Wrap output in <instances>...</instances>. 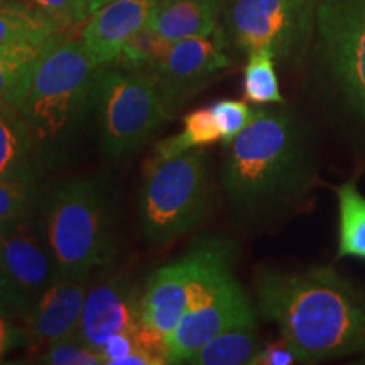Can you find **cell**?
Wrapping results in <instances>:
<instances>
[{
  "label": "cell",
  "mask_w": 365,
  "mask_h": 365,
  "mask_svg": "<svg viewBox=\"0 0 365 365\" xmlns=\"http://www.w3.org/2000/svg\"><path fill=\"white\" fill-rule=\"evenodd\" d=\"M135 335L132 331H122L112 335L110 339L105 341L103 349L100 350L103 365H120L122 360L135 349Z\"/></svg>",
  "instance_id": "cell-30"
},
{
  "label": "cell",
  "mask_w": 365,
  "mask_h": 365,
  "mask_svg": "<svg viewBox=\"0 0 365 365\" xmlns=\"http://www.w3.org/2000/svg\"><path fill=\"white\" fill-rule=\"evenodd\" d=\"M301 364L298 354L291 349L289 344L284 339L274 341L266 346H261L254 359L250 360V365H293Z\"/></svg>",
  "instance_id": "cell-29"
},
{
  "label": "cell",
  "mask_w": 365,
  "mask_h": 365,
  "mask_svg": "<svg viewBox=\"0 0 365 365\" xmlns=\"http://www.w3.org/2000/svg\"><path fill=\"white\" fill-rule=\"evenodd\" d=\"M41 364L49 365H102L98 352L80 344L75 336L61 340L43 350L39 357Z\"/></svg>",
  "instance_id": "cell-27"
},
{
  "label": "cell",
  "mask_w": 365,
  "mask_h": 365,
  "mask_svg": "<svg viewBox=\"0 0 365 365\" xmlns=\"http://www.w3.org/2000/svg\"><path fill=\"white\" fill-rule=\"evenodd\" d=\"M53 17L65 29L76 27L90 17L88 0H27Z\"/></svg>",
  "instance_id": "cell-28"
},
{
  "label": "cell",
  "mask_w": 365,
  "mask_h": 365,
  "mask_svg": "<svg viewBox=\"0 0 365 365\" xmlns=\"http://www.w3.org/2000/svg\"><path fill=\"white\" fill-rule=\"evenodd\" d=\"M257 304L301 364L365 350V293L333 267L266 269L257 277Z\"/></svg>",
  "instance_id": "cell-2"
},
{
  "label": "cell",
  "mask_w": 365,
  "mask_h": 365,
  "mask_svg": "<svg viewBox=\"0 0 365 365\" xmlns=\"http://www.w3.org/2000/svg\"><path fill=\"white\" fill-rule=\"evenodd\" d=\"M91 112L103 154L115 163L134 156L173 117L150 76L115 65L97 70Z\"/></svg>",
  "instance_id": "cell-6"
},
{
  "label": "cell",
  "mask_w": 365,
  "mask_h": 365,
  "mask_svg": "<svg viewBox=\"0 0 365 365\" xmlns=\"http://www.w3.org/2000/svg\"><path fill=\"white\" fill-rule=\"evenodd\" d=\"M139 298L129 277L112 276L88 287L75 339L100 354L105 341L140 327Z\"/></svg>",
  "instance_id": "cell-13"
},
{
  "label": "cell",
  "mask_w": 365,
  "mask_h": 365,
  "mask_svg": "<svg viewBox=\"0 0 365 365\" xmlns=\"http://www.w3.org/2000/svg\"><path fill=\"white\" fill-rule=\"evenodd\" d=\"M66 31L27 0H0V46L46 44Z\"/></svg>",
  "instance_id": "cell-18"
},
{
  "label": "cell",
  "mask_w": 365,
  "mask_h": 365,
  "mask_svg": "<svg viewBox=\"0 0 365 365\" xmlns=\"http://www.w3.org/2000/svg\"><path fill=\"white\" fill-rule=\"evenodd\" d=\"M43 196L38 181L0 180V223H11L38 215Z\"/></svg>",
  "instance_id": "cell-25"
},
{
  "label": "cell",
  "mask_w": 365,
  "mask_h": 365,
  "mask_svg": "<svg viewBox=\"0 0 365 365\" xmlns=\"http://www.w3.org/2000/svg\"><path fill=\"white\" fill-rule=\"evenodd\" d=\"M314 26L331 80L365 117V0H318Z\"/></svg>",
  "instance_id": "cell-9"
},
{
  "label": "cell",
  "mask_w": 365,
  "mask_h": 365,
  "mask_svg": "<svg viewBox=\"0 0 365 365\" xmlns=\"http://www.w3.org/2000/svg\"><path fill=\"white\" fill-rule=\"evenodd\" d=\"M0 313H2V308H0Z\"/></svg>",
  "instance_id": "cell-33"
},
{
  "label": "cell",
  "mask_w": 365,
  "mask_h": 365,
  "mask_svg": "<svg viewBox=\"0 0 365 365\" xmlns=\"http://www.w3.org/2000/svg\"><path fill=\"white\" fill-rule=\"evenodd\" d=\"M112 2V0H88V9H90V14L95 12L97 9H100L102 6H105V4Z\"/></svg>",
  "instance_id": "cell-32"
},
{
  "label": "cell",
  "mask_w": 365,
  "mask_h": 365,
  "mask_svg": "<svg viewBox=\"0 0 365 365\" xmlns=\"http://www.w3.org/2000/svg\"><path fill=\"white\" fill-rule=\"evenodd\" d=\"M43 218L63 276L90 277L115 261L117 205L102 180L63 181L43 200Z\"/></svg>",
  "instance_id": "cell-4"
},
{
  "label": "cell",
  "mask_w": 365,
  "mask_h": 365,
  "mask_svg": "<svg viewBox=\"0 0 365 365\" xmlns=\"http://www.w3.org/2000/svg\"><path fill=\"white\" fill-rule=\"evenodd\" d=\"M244 97L254 105L284 102L276 73V56L269 49L249 53L244 68Z\"/></svg>",
  "instance_id": "cell-23"
},
{
  "label": "cell",
  "mask_w": 365,
  "mask_h": 365,
  "mask_svg": "<svg viewBox=\"0 0 365 365\" xmlns=\"http://www.w3.org/2000/svg\"><path fill=\"white\" fill-rule=\"evenodd\" d=\"M230 65L225 44L215 33L207 38H186L171 43L161 61L145 75L150 76L168 110L175 115Z\"/></svg>",
  "instance_id": "cell-11"
},
{
  "label": "cell",
  "mask_w": 365,
  "mask_h": 365,
  "mask_svg": "<svg viewBox=\"0 0 365 365\" xmlns=\"http://www.w3.org/2000/svg\"><path fill=\"white\" fill-rule=\"evenodd\" d=\"M58 276L43 217L0 223V308L26 314Z\"/></svg>",
  "instance_id": "cell-8"
},
{
  "label": "cell",
  "mask_w": 365,
  "mask_h": 365,
  "mask_svg": "<svg viewBox=\"0 0 365 365\" xmlns=\"http://www.w3.org/2000/svg\"><path fill=\"white\" fill-rule=\"evenodd\" d=\"M97 70L81 39L63 31L46 43L17 108L49 164L63 163L78 140Z\"/></svg>",
  "instance_id": "cell-3"
},
{
  "label": "cell",
  "mask_w": 365,
  "mask_h": 365,
  "mask_svg": "<svg viewBox=\"0 0 365 365\" xmlns=\"http://www.w3.org/2000/svg\"><path fill=\"white\" fill-rule=\"evenodd\" d=\"M222 0H158L148 27L170 43L186 38H207L217 33Z\"/></svg>",
  "instance_id": "cell-17"
},
{
  "label": "cell",
  "mask_w": 365,
  "mask_h": 365,
  "mask_svg": "<svg viewBox=\"0 0 365 365\" xmlns=\"http://www.w3.org/2000/svg\"><path fill=\"white\" fill-rule=\"evenodd\" d=\"M44 46H0V103L19 105Z\"/></svg>",
  "instance_id": "cell-20"
},
{
  "label": "cell",
  "mask_w": 365,
  "mask_h": 365,
  "mask_svg": "<svg viewBox=\"0 0 365 365\" xmlns=\"http://www.w3.org/2000/svg\"><path fill=\"white\" fill-rule=\"evenodd\" d=\"M261 350L255 325L237 327L218 333L188 359L191 365H244Z\"/></svg>",
  "instance_id": "cell-19"
},
{
  "label": "cell",
  "mask_w": 365,
  "mask_h": 365,
  "mask_svg": "<svg viewBox=\"0 0 365 365\" xmlns=\"http://www.w3.org/2000/svg\"><path fill=\"white\" fill-rule=\"evenodd\" d=\"M313 176L308 132L284 108H255L249 125L225 145L220 170L228 208L245 227L267 225L294 210Z\"/></svg>",
  "instance_id": "cell-1"
},
{
  "label": "cell",
  "mask_w": 365,
  "mask_h": 365,
  "mask_svg": "<svg viewBox=\"0 0 365 365\" xmlns=\"http://www.w3.org/2000/svg\"><path fill=\"white\" fill-rule=\"evenodd\" d=\"M48 166L19 108L0 103V180L39 181Z\"/></svg>",
  "instance_id": "cell-16"
},
{
  "label": "cell",
  "mask_w": 365,
  "mask_h": 365,
  "mask_svg": "<svg viewBox=\"0 0 365 365\" xmlns=\"http://www.w3.org/2000/svg\"><path fill=\"white\" fill-rule=\"evenodd\" d=\"M158 0H112L90 14L80 39L100 66L112 65L137 31L148 24Z\"/></svg>",
  "instance_id": "cell-15"
},
{
  "label": "cell",
  "mask_w": 365,
  "mask_h": 365,
  "mask_svg": "<svg viewBox=\"0 0 365 365\" xmlns=\"http://www.w3.org/2000/svg\"><path fill=\"white\" fill-rule=\"evenodd\" d=\"M220 140V129H218L215 117H213L210 107L198 108L190 112L182 120V130L168 139L161 140L154 149L153 156L149 158L150 163L164 161L182 153H188L191 149L203 148V145L213 144Z\"/></svg>",
  "instance_id": "cell-22"
},
{
  "label": "cell",
  "mask_w": 365,
  "mask_h": 365,
  "mask_svg": "<svg viewBox=\"0 0 365 365\" xmlns=\"http://www.w3.org/2000/svg\"><path fill=\"white\" fill-rule=\"evenodd\" d=\"M255 318L257 313L249 294L234 272L227 274L191 298L186 313L166 339L168 364H186L218 333L255 325Z\"/></svg>",
  "instance_id": "cell-10"
},
{
  "label": "cell",
  "mask_w": 365,
  "mask_h": 365,
  "mask_svg": "<svg viewBox=\"0 0 365 365\" xmlns=\"http://www.w3.org/2000/svg\"><path fill=\"white\" fill-rule=\"evenodd\" d=\"M200 266L202 244L196 240L188 252L164 264L145 282L139 298L140 325L164 344L190 307Z\"/></svg>",
  "instance_id": "cell-12"
},
{
  "label": "cell",
  "mask_w": 365,
  "mask_h": 365,
  "mask_svg": "<svg viewBox=\"0 0 365 365\" xmlns=\"http://www.w3.org/2000/svg\"><path fill=\"white\" fill-rule=\"evenodd\" d=\"M339 200V257L365 259V196L355 181L336 188Z\"/></svg>",
  "instance_id": "cell-21"
},
{
  "label": "cell",
  "mask_w": 365,
  "mask_h": 365,
  "mask_svg": "<svg viewBox=\"0 0 365 365\" xmlns=\"http://www.w3.org/2000/svg\"><path fill=\"white\" fill-rule=\"evenodd\" d=\"M170 46L171 43L166 38L144 26L127 41L112 65L135 73H149L161 61Z\"/></svg>",
  "instance_id": "cell-24"
},
{
  "label": "cell",
  "mask_w": 365,
  "mask_h": 365,
  "mask_svg": "<svg viewBox=\"0 0 365 365\" xmlns=\"http://www.w3.org/2000/svg\"><path fill=\"white\" fill-rule=\"evenodd\" d=\"M9 344H11V331H9L6 318H4L2 313H0V357L6 354V350L9 349Z\"/></svg>",
  "instance_id": "cell-31"
},
{
  "label": "cell",
  "mask_w": 365,
  "mask_h": 365,
  "mask_svg": "<svg viewBox=\"0 0 365 365\" xmlns=\"http://www.w3.org/2000/svg\"><path fill=\"white\" fill-rule=\"evenodd\" d=\"M210 110L220 129V143L223 145L230 144L255 115V108H250L245 102L232 98L217 100L215 103L210 105Z\"/></svg>",
  "instance_id": "cell-26"
},
{
  "label": "cell",
  "mask_w": 365,
  "mask_h": 365,
  "mask_svg": "<svg viewBox=\"0 0 365 365\" xmlns=\"http://www.w3.org/2000/svg\"><path fill=\"white\" fill-rule=\"evenodd\" d=\"M88 287L90 277L63 274L46 287L24 314L33 349L46 350L58 341L75 336Z\"/></svg>",
  "instance_id": "cell-14"
},
{
  "label": "cell",
  "mask_w": 365,
  "mask_h": 365,
  "mask_svg": "<svg viewBox=\"0 0 365 365\" xmlns=\"http://www.w3.org/2000/svg\"><path fill=\"white\" fill-rule=\"evenodd\" d=\"M215 207V186L202 148L145 163L139 198L140 234L168 245L202 227Z\"/></svg>",
  "instance_id": "cell-5"
},
{
  "label": "cell",
  "mask_w": 365,
  "mask_h": 365,
  "mask_svg": "<svg viewBox=\"0 0 365 365\" xmlns=\"http://www.w3.org/2000/svg\"><path fill=\"white\" fill-rule=\"evenodd\" d=\"M318 0H222L217 33L242 53L269 49L276 59L296 61L317 21Z\"/></svg>",
  "instance_id": "cell-7"
}]
</instances>
